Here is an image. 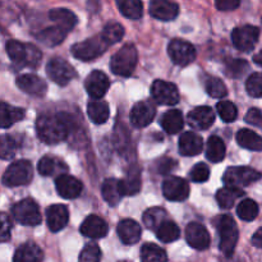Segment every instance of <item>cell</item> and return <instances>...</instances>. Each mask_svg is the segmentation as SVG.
Masks as SVG:
<instances>
[{"label":"cell","instance_id":"1","mask_svg":"<svg viewBox=\"0 0 262 262\" xmlns=\"http://www.w3.org/2000/svg\"><path fill=\"white\" fill-rule=\"evenodd\" d=\"M36 132L38 138L46 145H56L67 138L69 125L64 115L43 114L36 122Z\"/></svg>","mask_w":262,"mask_h":262},{"label":"cell","instance_id":"2","mask_svg":"<svg viewBox=\"0 0 262 262\" xmlns=\"http://www.w3.org/2000/svg\"><path fill=\"white\" fill-rule=\"evenodd\" d=\"M5 49L10 60L19 67H37L42 58L41 51L31 43H22L12 40L8 41Z\"/></svg>","mask_w":262,"mask_h":262},{"label":"cell","instance_id":"3","mask_svg":"<svg viewBox=\"0 0 262 262\" xmlns=\"http://www.w3.org/2000/svg\"><path fill=\"white\" fill-rule=\"evenodd\" d=\"M138 61L137 49L132 43H127L113 55L110 68L113 73L120 77H129L135 72Z\"/></svg>","mask_w":262,"mask_h":262},{"label":"cell","instance_id":"4","mask_svg":"<svg viewBox=\"0 0 262 262\" xmlns=\"http://www.w3.org/2000/svg\"><path fill=\"white\" fill-rule=\"evenodd\" d=\"M217 230L220 235V251L227 257H232L238 243L237 223L230 215H223L217 219Z\"/></svg>","mask_w":262,"mask_h":262},{"label":"cell","instance_id":"5","mask_svg":"<svg viewBox=\"0 0 262 262\" xmlns=\"http://www.w3.org/2000/svg\"><path fill=\"white\" fill-rule=\"evenodd\" d=\"M262 174L248 166H230L225 170L223 181L227 187H232L235 189H242L255 182L260 181Z\"/></svg>","mask_w":262,"mask_h":262},{"label":"cell","instance_id":"6","mask_svg":"<svg viewBox=\"0 0 262 262\" xmlns=\"http://www.w3.org/2000/svg\"><path fill=\"white\" fill-rule=\"evenodd\" d=\"M107 48H109V45L105 42L102 36L97 35L91 38H87V40L82 41V42L74 43L72 46L71 51L76 59H79V60L83 61H90L99 58L100 55H102Z\"/></svg>","mask_w":262,"mask_h":262},{"label":"cell","instance_id":"7","mask_svg":"<svg viewBox=\"0 0 262 262\" xmlns=\"http://www.w3.org/2000/svg\"><path fill=\"white\" fill-rule=\"evenodd\" d=\"M32 164L28 160H18L10 164L3 176V184L7 187L26 186L32 181Z\"/></svg>","mask_w":262,"mask_h":262},{"label":"cell","instance_id":"8","mask_svg":"<svg viewBox=\"0 0 262 262\" xmlns=\"http://www.w3.org/2000/svg\"><path fill=\"white\" fill-rule=\"evenodd\" d=\"M12 214L18 223L28 227H36L41 223V214L37 204L31 199L20 200L13 206Z\"/></svg>","mask_w":262,"mask_h":262},{"label":"cell","instance_id":"9","mask_svg":"<svg viewBox=\"0 0 262 262\" xmlns=\"http://www.w3.org/2000/svg\"><path fill=\"white\" fill-rule=\"evenodd\" d=\"M258 37H260V30L251 25L241 26V27L234 28L232 32L233 45L243 53L252 51L257 43Z\"/></svg>","mask_w":262,"mask_h":262},{"label":"cell","instance_id":"10","mask_svg":"<svg viewBox=\"0 0 262 262\" xmlns=\"http://www.w3.org/2000/svg\"><path fill=\"white\" fill-rule=\"evenodd\" d=\"M46 73L49 78L59 86H67L76 76L73 67L61 58L50 59L46 66Z\"/></svg>","mask_w":262,"mask_h":262},{"label":"cell","instance_id":"11","mask_svg":"<svg viewBox=\"0 0 262 262\" xmlns=\"http://www.w3.org/2000/svg\"><path fill=\"white\" fill-rule=\"evenodd\" d=\"M168 54L171 61L177 66H188L196 59V49L188 41L176 38L168 46Z\"/></svg>","mask_w":262,"mask_h":262},{"label":"cell","instance_id":"12","mask_svg":"<svg viewBox=\"0 0 262 262\" xmlns=\"http://www.w3.org/2000/svg\"><path fill=\"white\" fill-rule=\"evenodd\" d=\"M151 96L160 105H176L179 102V91L176 84L158 79L151 86Z\"/></svg>","mask_w":262,"mask_h":262},{"label":"cell","instance_id":"13","mask_svg":"<svg viewBox=\"0 0 262 262\" xmlns=\"http://www.w3.org/2000/svg\"><path fill=\"white\" fill-rule=\"evenodd\" d=\"M189 191L191 189H189L188 182L179 177H170L165 179L163 183V193L169 201H184L188 199Z\"/></svg>","mask_w":262,"mask_h":262},{"label":"cell","instance_id":"14","mask_svg":"<svg viewBox=\"0 0 262 262\" xmlns=\"http://www.w3.org/2000/svg\"><path fill=\"white\" fill-rule=\"evenodd\" d=\"M109 87V77L101 71L91 72L84 81V89L94 100H100L101 97H104Z\"/></svg>","mask_w":262,"mask_h":262},{"label":"cell","instance_id":"15","mask_svg":"<svg viewBox=\"0 0 262 262\" xmlns=\"http://www.w3.org/2000/svg\"><path fill=\"white\" fill-rule=\"evenodd\" d=\"M186 241L192 248L199 251L207 250L210 246V234L200 223H189L186 228Z\"/></svg>","mask_w":262,"mask_h":262},{"label":"cell","instance_id":"16","mask_svg":"<svg viewBox=\"0 0 262 262\" xmlns=\"http://www.w3.org/2000/svg\"><path fill=\"white\" fill-rule=\"evenodd\" d=\"M156 115V109L152 102L140 101L130 110V123L136 128L147 127Z\"/></svg>","mask_w":262,"mask_h":262},{"label":"cell","instance_id":"17","mask_svg":"<svg viewBox=\"0 0 262 262\" xmlns=\"http://www.w3.org/2000/svg\"><path fill=\"white\" fill-rule=\"evenodd\" d=\"M56 191H58L59 196L63 199L72 200L77 199L79 194L82 193L83 189V184L81 181H78L74 177L68 176V174H60L55 181Z\"/></svg>","mask_w":262,"mask_h":262},{"label":"cell","instance_id":"18","mask_svg":"<svg viewBox=\"0 0 262 262\" xmlns=\"http://www.w3.org/2000/svg\"><path fill=\"white\" fill-rule=\"evenodd\" d=\"M187 122L194 129L204 130L211 127L215 122V113L209 106H199L187 115Z\"/></svg>","mask_w":262,"mask_h":262},{"label":"cell","instance_id":"19","mask_svg":"<svg viewBox=\"0 0 262 262\" xmlns=\"http://www.w3.org/2000/svg\"><path fill=\"white\" fill-rule=\"evenodd\" d=\"M17 86L18 89H20L27 95L36 97L43 96L48 91L46 82L40 77L35 76V74H22V76H19L17 78Z\"/></svg>","mask_w":262,"mask_h":262},{"label":"cell","instance_id":"20","mask_svg":"<svg viewBox=\"0 0 262 262\" xmlns=\"http://www.w3.org/2000/svg\"><path fill=\"white\" fill-rule=\"evenodd\" d=\"M79 230L86 237L92 238V239H100V238L106 237L109 227H107L106 222L97 215H89L83 220Z\"/></svg>","mask_w":262,"mask_h":262},{"label":"cell","instance_id":"21","mask_svg":"<svg viewBox=\"0 0 262 262\" xmlns=\"http://www.w3.org/2000/svg\"><path fill=\"white\" fill-rule=\"evenodd\" d=\"M69 212L64 205H51L46 209V222L48 227L51 232L56 233L59 230L64 229L68 224Z\"/></svg>","mask_w":262,"mask_h":262},{"label":"cell","instance_id":"22","mask_svg":"<svg viewBox=\"0 0 262 262\" xmlns=\"http://www.w3.org/2000/svg\"><path fill=\"white\" fill-rule=\"evenodd\" d=\"M150 14L160 20H173L178 17L179 7L169 0H154L150 3Z\"/></svg>","mask_w":262,"mask_h":262},{"label":"cell","instance_id":"23","mask_svg":"<svg viewBox=\"0 0 262 262\" xmlns=\"http://www.w3.org/2000/svg\"><path fill=\"white\" fill-rule=\"evenodd\" d=\"M204 150V140L193 132H184L179 138V152L183 156H197Z\"/></svg>","mask_w":262,"mask_h":262},{"label":"cell","instance_id":"24","mask_svg":"<svg viewBox=\"0 0 262 262\" xmlns=\"http://www.w3.org/2000/svg\"><path fill=\"white\" fill-rule=\"evenodd\" d=\"M118 235L124 245H136L141 239V227L132 219H125L118 224Z\"/></svg>","mask_w":262,"mask_h":262},{"label":"cell","instance_id":"25","mask_svg":"<svg viewBox=\"0 0 262 262\" xmlns=\"http://www.w3.org/2000/svg\"><path fill=\"white\" fill-rule=\"evenodd\" d=\"M49 17L50 19L55 23L56 27L61 28L63 31H66L67 33L69 31L73 30L76 27L77 19L76 14L73 12H71L69 9H64V8H56V9H51L49 12Z\"/></svg>","mask_w":262,"mask_h":262},{"label":"cell","instance_id":"26","mask_svg":"<svg viewBox=\"0 0 262 262\" xmlns=\"http://www.w3.org/2000/svg\"><path fill=\"white\" fill-rule=\"evenodd\" d=\"M120 191L123 196H135L141 191V171L137 166H132L127 177L119 181Z\"/></svg>","mask_w":262,"mask_h":262},{"label":"cell","instance_id":"27","mask_svg":"<svg viewBox=\"0 0 262 262\" xmlns=\"http://www.w3.org/2000/svg\"><path fill=\"white\" fill-rule=\"evenodd\" d=\"M160 124L161 127H163V129L165 130L168 135H177V133H179L183 129L184 118L179 110H168V112L161 117Z\"/></svg>","mask_w":262,"mask_h":262},{"label":"cell","instance_id":"28","mask_svg":"<svg viewBox=\"0 0 262 262\" xmlns=\"http://www.w3.org/2000/svg\"><path fill=\"white\" fill-rule=\"evenodd\" d=\"M43 253L35 243H25L14 253L13 262H42Z\"/></svg>","mask_w":262,"mask_h":262},{"label":"cell","instance_id":"29","mask_svg":"<svg viewBox=\"0 0 262 262\" xmlns=\"http://www.w3.org/2000/svg\"><path fill=\"white\" fill-rule=\"evenodd\" d=\"M87 114L95 124H104L110 117L109 105L101 100H92L87 106Z\"/></svg>","mask_w":262,"mask_h":262},{"label":"cell","instance_id":"30","mask_svg":"<svg viewBox=\"0 0 262 262\" xmlns=\"http://www.w3.org/2000/svg\"><path fill=\"white\" fill-rule=\"evenodd\" d=\"M25 118V110L20 107H14L8 105L7 102H2L0 106V125L2 128L12 127L14 123L19 122Z\"/></svg>","mask_w":262,"mask_h":262},{"label":"cell","instance_id":"31","mask_svg":"<svg viewBox=\"0 0 262 262\" xmlns=\"http://www.w3.org/2000/svg\"><path fill=\"white\" fill-rule=\"evenodd\" d=\"M101 193L105 201H106L110 206H117L123 197L122 191H120L119 187V181L115 178L105 179L101 187Z\"/></svg>","mask_w":262,"mask_h":262},{"label":"cell","instance_id":"32","mask_svg":"<svg viewBox=\"0 0 262 262\" xmlns=\"http://www.w3.org/2000/svg\"><path fill=\"white\" fill-rule=\"evenodd\" d=\"M227 147H225L224 141L217 136H211L207 140L206 143V158L211 163H220L224 160Z\"/></svg>","mask_w":262,"mask_h":262},{"label":"cell","instance_id":"33","mask_svg":"<svg viewBox=\"0 0 262 262\" xmlns=\"http://www.w3.org/2000/svg\"><path fill=\"white\" fill-rule=\"evenodd\" d=\"M237 142L247 150L262 151V137L251 129H241L237 133Z\"/></svg>","mask_w":262,"mask_h":262},{"label":"cell","instance_id":"34","mask_svg":"<svg viewBox=\"0 0 262 262\" xmlns=\"http://www.w3.org/2000/svg\"><path fill=\"white\" fill-rule=\"evenodd\" d=\"M243 194H245L243 189H235L232 188V187L225 186L224 188H220L219 191H217L216 201L222 209L228 210L232 209V207L234 206L235 201H237L238 199H241Z\"/></svg>","mask_w":262,"mask_h":262},{"label":"cell","instance_id":"35","mask_svg":"<svg viewBox=\"0 0 262 262\" xmlns=\"http://www.w3.org/2000/svg\"><path fill=\"white\" fill-rule=\"evenodd\" d=\"M143 224L146 225V228H148L150 230H158L160 228V225L163 223H165L166 220V211L161 207H151V209L146 210L143 212Z\"/></svg>","mask_w":262,"mask_h":262},{"label":"cell","instance_id":"36","mask_svg":"<svg viewBox=\"0 0 262 262\" xmlns=\"http://www.w3.org/2000/svg\"><path fill=\"white\" fill-rule=\"evenodd\" d=\"M141 262H168V256L155 243H146L141 248Z\"/></svg>","mask_w":262,"mask_h":262},{"label":"cell","instance_id":"37","mask_svg":"<svg viewBox=\"0 0 262 262\" xmlns=\"http://www.w3.org/2000/svg\"><path fill=\"white\" fill-rule=\"evenodd\" d=\"M120 13L129 19H140L143 14V4L140 0H119L117 2Z\"/></svg>","mask_w":262,"mask_h":262},{"label":"cell","instance_id":"38","mask_svg":"<svg viewBox=\"0 0 262 262\" xmlns=\"http://www.w3.org/2000/svg\"><path fill=\"white\" fill-rule=\"evenodd\" d=\"M66 36H67L66 31H63L61 28L54 26V27H48L45 28V30L41 31V32L38 33L37 37L38 40H40L42 43H45L46 46H56L59 45V43L63 42Z\"/></svg>","mask_w":262,"mask_h":262},{"label":"cell","instance_id":"39","mask_svg":"<svg viewBox=\"0 0 262 262\" xmlns=\"http://www.w3.org/2000/svg\"><path fill=\"white\" fill-rule=\"evenodd\" d=\"M156 235H158V238L161 242L171 243L181 237V229H179L178 225L174 222L166 220V222L163 223V224L160 225V228L156 230Z\"/></svg>","mask_w":262,"mask_h":262},{"label":"cell","instance_id":"40","mask_svg":"<svg viewBox=\"0 0 262 262\" xmlns=\"http://www.w3.org/2000/svg\"><path fill=\"white\" fill-rule=\"evenodd\" d=\"M100 35L102 36V38H104L107 45L112 46L122 40L123 36H124V28L119 23L110 22L105 26L104 30H102V32Z\"/></svg>","mask_w":262,"mask_h":262},{"label":"cell","instance_id":"41","mask_svg":"<svg viewBox=\"0 0 262 262\" xmlns=\"http://www.w3.org/2000/svg\"><path fill=\"white\" fill-rule=\"evenodd\" d=\"M61 168L67 169V166L55 158H50V156H43L40 161H38L37 170L42 177H51L56 173V171Z\"/></svg>","mask_w":262,"mask_h":262},{"label":"cell","instance_id":"42","mask_svg":"<svg viewBox=\"0 0 262 262\" xmlns=\"http://www.w3.org/2000/svg\"><path fill=\"white\" fill-rule=\"evenodd\" d=\"M237 214L245 222H252L258 215V205L253 200L246 199L238 205Z\"/></svg>","mask_w":262,"mask_h":262},{"label":"cell","instance_id":"43","mask_svg":"<svg viewBox=\"0 0 262 262\" xmlns=\"http://www.w3.org/2000/svg\"><path fill=\"white\" fill-rule=\"evenodd\" d=\"M205 86H206L207 94L211 97H215V99H222V97L227 96L228 94L227 86L217 77H210V78H207Z\"/></svg>","mask_w":262,"mask_h":262},{"label":"cell","instance_id":"44","mask_svg":"<svg viewBox=\"0 0 262 262\" xmlns=\"http://www.w3.org/2000/svg\"><path fill=\"white\" fill-rule=\"evenodd\" d=\"M216 110L223 122L225 123L234 122L238 117V109L232 101H220L217 104Z\"/></svg>","mask_w":262,"mask_h":262},{"label":"cell","instance_id":"45","mask_svg":"<svg viewBox=\"0 0 262 262\" xmlns=\"http://www.w3.org/2000/svg\"><path fill=\"white\" fill-rule=\"evenodd\" d=\"M248 95L256 99L262 97V73H252L246 82Z\"/></svg>","mask_w":262,"mask_h":262},{"label":"cell","instance_id":"46","mask_svg":"<svg viewBox=\"0 0 262 262\" xmlns=\"http://www.w3.org/2000/svg\"><path fill=\"white\" fill-rule=\"evenodd\" d=\"M101 260V250L96 243H90L79 253V262H100Z\"/></svg>","mask_w":262,"mask_h":262},{"label":"cell","instance_id":"47","mask_svg":"<svg viewBox=\"0 0 262 262\" xmlns=\"http://www.w3.org/2000/svg\"><path fill=\"white\" fill-rule=\"evenodd\" d=\"M0 146H2L0 154H2L3 160H9V159L14 158L15 151H17V145H15V141L12 137H9V136H3Z\"/></svg>","mask_w":262,"mask_h":262},{"label":"cell","instance_id":"48","mask_svg":"<svg viewBox=\"0 0 262 262\" xmlns=\"http://www.w3.org/2000/svg\"><path fill=\"white\" fill-rule=\"evenodd\" d=\"M210 169L205 163H199L192 168L191 179L196 183H204L209 179Z\"/></svg>","mask_w":262,"mask_h":262},{"label":"cell","instance_id":"49","mask_svg":"<svg viewBox=\"0 0 262 262\" xmlns=\"http://www.w3.org/2000/svg\"><path fill=\"white\" fill-rule=\"evenodd\" d=\"M248 69V63L242 59H237L230 63L229 68H228V74L230 77H242L245 72Z\"/></svg>","mask_w":262,"mask_h":262},{"label":"cell","instance_id":"50","mask_svg":"<svg viewBox=\"0 0 262 262\" xmlns=\"http://www.w3.org/2000/svg\"><path fill=\"white\" fill-rule=\"evenodd\" d=\"M245 120L247 123H250V124L256 125V127L262 129V112L260 109L253 107V109L248 110V113L245 117Z\"/></svg>","mask_w":262,"mask_h":262},{"label":"cell","instance_id":"51","mask_svg":"<svg viewBox=\"0 0 262 262\" xmlns=\"http://www.w3.org/2000/svg\"><path fill=\"white\" fill-rule=\"evenodd\" d=\"M10 230H12V223L8 219L7 214H2V242H7L10 239Z\"/></svg>","mask_w":262,"mask_h":262},{"label":"cell","instance_id":"52","mask_svg":"<svg viewBox=\"0 0 262 262\" xmlns=\"http://www.w3.org/2000/svg\"><path fill=\"white\" fill-rule=\"evenodd\" d=\"M176 164L177 163L173 160V159H169V158L163 159V160L160 161V164H159V173L163 174V176H168V174L171 173L173 169L177 166Z\"/></svg>","mask_w":262,"mask_h":262},{"label":"cell","instance_id":"53","mask_svg":"<svg viewBox=\"0 0 262 262\" xmlns=\"http://www.w3.org/2000/svg\"><path fill=\"white\" fill-rule=\"evenodd\" d=\"M239 4L241 3L238 0H219V2L215 3V7L219 10H223V12H225V10L228 12V10L237 9Z\"/></svg>","mask_w":262,"mask_h":262},{"label":"cell","instance_id":"54","mask_svg":"<svg viewBox=\"0 0 262 262\" xmlns=\"http://www.w3.org/2000/svg\"><path fill=\"white\" fill-rule=\"evenodd\" d=\"M252 245L255 246V247H258V248H262V228L257 230V232L253 234L252 237Z\"/></svg>","mask_w":262,"mask_h":262},{"label":"cell","instance_id":"55","mask_svg":"<svg viewBox=\"0 0 262 262\" xmlns=\"http://www.w3.org/2000/svg\"><path fill=\"white\" fill-rule=\"evenodd\" d=\"M253 61H255V63L257 64V66L262 67V50L260 51V53L256 54V55L253 56Z\"/></svg>","mask_w":262,"mask_h":262},{"label":"cell","instance_id":"56","mask_svg":"<svg viewBox=\"0 0 262 262\" xmlns=\"http://www.w3.org/2000/svg\"><path fill=\"white\" fill-rule=\"evenodd\" d=\"M120 262H127V261H120Z\"/></svg>","mask_w":262,"mask_h":262}]
</instances>
